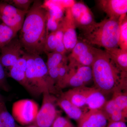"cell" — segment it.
<instances>
[{
  "label": "cell",
  "instance_id": "cell-1",
  "mask_svg": "<svg viewBox=\"0 0 127 127\" xmlns=\"http://www.w3.org/2000/svg\"><path fill=\"white\" fill-rule=\"evenodd\" d=\"M47 11L40 0H35L25 16L19 40L27 53L39 55L44 53L48 34L47 28Z\"/></svg>",
  "mask_w": 127,
  "mask_h": 127
},
{
  "label": "cell",
  "instance_id": "cell-2",
  "mask_svg": "<svg viewBox=\"0 0 127 127\" xmlns=\"http://www.w3.org/2000/svg\"><path fill=\"white\" fill-rule=\"evenodd\" d=\"M91 67L95 87L104 95L112 94L117 90H127V77L122 75L104 50L95 48Z\"/></svg>",
  "mask_w": 127,
  "mask_h": 127
},
{
  "label": "cell",
  "instance_id": "cell-3",
  "mask_svg": "<svg viewBox=\"0 0 127 127\" xmlns=\"http://www.w3.org/2000/svg\"><path fill=\"white\" fill-rule=\"evenodd\" d=\"M120 25L119 21L105 18L96 22L83 33V41L91 45L104 48L105 50L118 47Z\"/></svg>",
  "mask_w": 127,
  "mask_h": 127
},
{
  "label": "cell",
  "instance_id": "cell-4",
  "mask_svg": "<svg viewBox=\"0 0 127 127\" xmlns=\"http://www.w3.org/2000/svg\"><path fill=\"white\" fill-rule=\"evenodd\" d=\"M42 104L39 109L34 125L37 127H51L61 112L57 108V96L48 93H43Z\"/></svg>",
  "mask_w": 127,
  "mask_h": 127
},
{
  "label": "cell",
  "instance_id": "cell-5",
  "mask_svg": "<svg viewBox=\"0 0 127 127\" xmlns=\"http://www.w3.org/2000/svg\"><path fill=\"white\" fill-rule=\"evenodd\" d=\"M34 56L38 95L48 93L58 96L63 92L57 88L50 77L46 64L40 56Z\"/></svg>",
  "mask_w": 127,
  "mask_h": 127
},
{
  "label": "cell",
  "instance_id": "cell-6",
  "mask_svg": "<svg viewBox=\"0 0 127 127\" xmlns=\"http://www.w3.org/2000/svg\"><path fill=\"white\" fill-rule=\"evenodd\" d=\"M95 48L84 41L78 40L67 57L69 68L80 66H91L95 58Z\"/></svg>",
  "mask_w": 127,
  "mask_h": 127
},
{
  "label": "cell",
  "instance_id": "cell-7",
  "mask_svg": "<svg viewBox=\"0 0 127 127\" xmlns=\"http://www.w3.org/2000/svg\"><path fill=\"white\" fill-rule=\"evenodd\" d=\"M39 110L38 104L34 100L22 99L13 103L12 115L22 125H30L34 124Z\"/></svg>",
  "mask_w": 127,
  "mask_h": 127
},
{
  "label": "cell",
  "instance_id": "cell-8",
  "mask_svg": "<svg viewBox=\"0 0 127 127\" xmlns=\"http://www.w3.org/2000/svg\"><path fill=\"white\" fill-rule=\"evenodd\" d=\"M69 69L65 78L60 86L61 90L67 87L86 86L93 80L91 66H80Z\"/></svg>",
  "mask_w": 127,
  "mask_h": 127
},
{
  "label": "cell",
  "instance_id": "cell-9",
  "mask_svg": "<svg viewBox=\"0 0 127 127\" xmlns=\"http://www.w3.org/2000/svg\"><path fill=\"white\" fill-rule=\"evenodd\" d=\"M71 11L76 27L83 32L96 22L92 12L82 1L75 2L71 7Z\"/></svg>",
  "mask_w": 127,
  "mask_h": 127
},
{
  "label": "cell",
  "instance_id": "cell-10",
  "mask_svg": "<svg viewBox=\"0 0 127 127\" xmlns=\"http://www.w3.org/2000/svg\"><path fill=\"white\" fill-rule=\"evenodd\" d=\"M0 51V63L9 70L25 53L19 39L16 36Z\"/></svg>",
  "mask_w": 127,
  "mask_h": 127
},
{
  "label": "cell",
  "instance_id": "cell-11",
  "mask_svg": "<svg viewBox=\"0 0 127 127\" xmlns=\"http://www.w3.org/2000/svg\"><path fill=\"white\" fill-rule=\"evenodd\" d=\"M59 26L63 33L64 43L66 51L71 52L77 43L78 39L71 7L66 9L64 17Z\"/></svg>",
  "mask_w": 127,
  "mask_h": 127
},
{
  "label": "cell",
  "instance_id": "cell-12",
  "mask_svg": "<svg viewBox=\"0 0 127 127\" xmlns=\"http://www.w3.org/2000/svg\"><path fill=\"white\" fill-rule=\"evenodd\" d=\"M97 1L108 18L119 21L122 16L127 15V0H100Z\"/></svg>",
  "mask_w": 127,
  "mask_h": 127
},
{
  "label": "cell",
  "instance_id": "cell-13",
  "mask_svg": "<svg viewBox=\"0 0 127 127\" xmlns=\"http://www.w3.org/2000/svg\"><path fill=\"white\" fill-rule=\"evenodd\" d=\"M77 127H106L108 120L101 110H89L79 121Z\"/></svg>",
  "mask_w": 127,
  "mask_h": 127
},
{
  "label": "cell",
  "instance_id": "cell-14",
  "mask_svg": "<svg viewBox=\"0 0 127 127\" xmlns=\"http://www.w3.org/2000/svg\"><path fill=\"white\" fill-rule=\"evenodd\" d=\"M92 87L82 86L75 88L62 92L64 97L78 107L85 108L86 101Z\"/></svg>",
  "mask_w": 127,
  "mask_h": 127
},
{
  "label": "cell",
  "instance_id": "cell-15",
  "mask_svg": "<svg viewBox=\"0 0 127 127\" xmlns=\"http://www.w3.org/2000/svg\"><path fill=\"white\" fill-rule=\"evenodd\" d=\"M62 93L57 97V105L65 113L68 117L78 122L88 111L85 108L78 107L72 104L63 96Z\"/></svg>",
  "mask_w": 127,
  "mask_h": 127
},
{
  "label": "cell",
  "instance_id": "cell-16",
  "mask_svg": "<svg viewBox=\"0 0 127 127\" xmlns=\"http://www.w3.org/2000/svg\"><path fill=\"white\" fill-rule=\"evenodd\" d=\"M101 111L106 116L108 122H127V113L123 111L112 98L107 101Z\"/></svg>",
  "mask_w": 127,
  "mask_h": 127
},
{
  "label": "cell",
  "instance_id": "cell-17",
  "mask_svg": "<svg viewBox=\"0 0 127 127\" xmlns=\"http://www.w3.org/2000/svg\"><path fill=\"white\" fill-rule=\"evenodd\" d=\"M27 61V53H25L9 70V75L27 90L26 77Z\"/></svg>",
  "mask_w": 127,
  "mask_h": 127
},
{
  "label": "cell",
  "instance_id": "cell-18",
  "mask_svg": "<svg viewBox=\"0 0 127 127\" xmlns=\"http://www.w3.org/2000/svg\"><path fill=\"white\" fill-rule=\"evenodd\" d=\"M104 51L122 75L127 77V51L122 50L118 47Z\"/></svg>",
  "mask_w": 127,
  "mask_h": 127
},
{
  "label": "cell",
  "instance_id": "cell-19",
  "mask_svg": "<svg viewBox=\"0 0 127 127\" xmlns=\"http://www.w3.org/2000/svg\"><path fill=\"white\" fill-rule=\"evenodd\" d=\"M26 77L27 91L34 96H39L36 79L35 67L33 55L27 53Z\"/></svg>",
  "mask_w": 127,
  "mask_h": 127
},
{
  "label": "cell",
  "instance_id": "cell-20",
  "mask_svg": "<svg viewBox=\"0 0 127 127\" xmlns=\"http://www.w3.org/2000/svg\"><path fill=\"white\" fill-rule=\"evenodd\" d=\"M106 95L95 87H92L86 101V107L89 110H101L107 100Z\"/></svg>",
  "mask_w": 127,
  "mask_h": 127
},
{
  "label": "cell",
  "instance_id": "cell-21",
  "mask_svg": "<svg viewBox=\"0 0 127 127\" xmlns=\"http://www.w3.org/2000/svg\"><path fill=\"white\" fill-rule=\"evenodd\" d=\"M17 33L3 22L0 23V50L14 38Z\"/></svg>",
  "mask_w": 127,
  "mask_h": 127
},
{
  "label": "cell",
  "instance_id": "cell-22",
  "mask_svg": "<svg viewBox=\"0 0 127 127\" xmlns=\"http://www.w3.org/2000/svg\"><path fill=\"white\" fill-rule=\"evenodd\" d=\"M120 31L118 47L122 50L127 51V15L122 16L119 19Z\"/></svg>",
  "mask_w": 127,
  "mask_h": 127
},
{
  "label": "cell",
  "instance_id": "cell-23",
  "mask_svg": "<svg viewBox=\"0 0 127 127\" xmlns=\"http://www.w3.org/2000/svg\"><path fill=\"white\" fill-rule=\"evenodd\" d=\"M47 56V61L46 64L48 69L53 67H57L60 66L64 62L68 61L67 57L65 55L53 52L46 53Z\"/></svg>",
  "mask_w": 127,
  "mask_h": 127
},
{
  "label": "cell",
  "instance_id": "cell-24",
  "mask_svg": "<svg viewBox=\"0 0 127 127\" xmlns=\"http://www.w3.org/2000/svg\"><path fill=\"white\" fill-rule=\"evenodd\" d=\"M112 98L120 108L127 113V90H117L112 94Z\"/></svg>",
  "mask_w": 127,
  "mask_h": 127
},
{
  "label": "cell",
  "instance_id": "cell-25",
  "mask_svg": "<svg viewBox=\"0 0 127 127\" xmlns=\"http://www.w3.org/2000/svg\"><path fill=\"white\" fill-rule=\"evenodd\" d=\"M0 117L3 123L4 127H19L14 117L8 111L4 103L0 107Z\"/></svg>",
  "mask_w": 127,
  "mask_h": 127
},
{
  "label": "cell",
  "instance_id": "cell-26",
  "mask_svg": "<svg viewBox=\"0 0 127 127\" xmlns=\"http://www.w3.org/2000/svg\"><path fill=\"white\" fill-rule=\"evenodd\" d=\"M57 46L56 32L48 34L45 42L44 52L46 53L55 52Z\"/></svg>",
  "mask_w": 127,
  "mask_h": 127
},
{
  "label": "cell",
  "instance_id": "cell-27",
  "mask_svg": "<svg viewBox=\"0 0 127 127\" xmlns=\"http://www.w3.org/2000/svg\"><path fill=\"white\" fill-rule=\"evenodd\" d=\"M56 37L57 46L55 52L65 55L67 51L64 43L63 33L60 26L58 30L56 31Z\"/></svg>",
  "mask_w": 127,
  "mask_h": 127
},
{
  "label": "cell",
  "instance_id": "cell-28",
  "mask_svg": "<svg viewBox=\"0 0 127 127\" xmlns=\"http://www.w3.org/2000/svg\"><path fill=\"white\" fill-rule=\"evenodd\" d=\"M6 2L14 6L16 8L22 11H28L30 6L34 0H5Z\"/></svg>",
  "mask_w": 127,
  "mask_h": 127
},
{
  "label": "cell",
  "instance_id": "cell-29",
  "mask_svg": "<svg viewBox=\"0 0 127 127\" xmlns=\"http://www.w3.org/2000/svg\"><path fill=\"white\" fill-rule=\"evenodd\" d=\"M7 75L5 68L0 63V89L9 92L10 87L7 82Z\"/></svg>",
  "mask_w": 127,
  "mask_h": 127
},
{
  "label": "cell",
  "instance_id": "cell-30",
  "mask_svg": "<svg viewBox=\"0 0 127 127\" xmlns=\"http://www.w3.org/2000/svg\"><path fill=\"white\" fill-rule=\"evenodd\" d=\"M60 22L56 18L50 16L47 12V28L48 32L49 31L51 32L56 31L59 28Z\"/></svg>",
  "mask_w": 127,
  "mask_h": 127
},
{
  "label": "cell",
  "instance_id": "cell-31",
  "mask_svg": "<svg viewBox=\"0 0 127 127\" xmlns=\"http://www.w3.org/2000/svg\"><path fill=\"white\" fill-rule=\"evenodd\" d=\"M51 127H75L68 119L59 116L57 118Z\"/></svg>",
  "mask_w": 127,
  "mask_h": 127
},
{
  "label": "cell",
  "instance_id": "cell-32",
  "mask_svg": "<svg viewBox=\"0 0 127 127\" xmlns=\"http://www.w3.org/2000/svg\"><path fill=\"white\" fill-rule=\"evenodd\" d=\"M106 127H127L126 123L124 122H108Z\"/></svg>",
  "mask_w": 127,
  "mask_h": 127
},
{
  "label": "cell",
  "instance_id": "cell-33",
  "mask_svg": "<svg viewBox=\"0 0 127 127\" xmlns=\"http://www.w3.org/2000/svg\"><path fill=\"white\" fill-rule=\"evenodd\" d=\"M5 103V101L4 100L3 97L2 96V95L0 94V107Z\"/></svg>",
  "mask_w": 127,
  "mask_h": 127
},
{
  "label": "cell",
  "instance_id": "cell-34",
  "mask_svg": "<svg viewBox=\"0 0 127 127\" xmlns=\"http://www.w3.org/2000/svg\"><path fill=\"white\" fill-rule=\"evenodd\" d=\"M0 127H4L3 123H2V120H1L0 117Z\"/></svg>",
  "mask_w": 127,
  "mask_h": 127
},
{
  "label": "cell",
  "instance_id": "cell-35",
  "mask_svg": "<svg viewBox=\"0 0 127 127\" xmlns=\"http://www.w3.org/2000/svg\"><path fill=\"white\" fill-rule=\"evenodd\" d=\"M19 127H37L35 125H34V124H32V125H28V126H27V127H21V126H19Z\"/></svg>",
  "mask_w": 127,
  "mask_h": 127
},
{
  "label": "cell",
  "instance_id": "cell-36",
  "mask_svg": "<svg viewBox=\"0 0 127 127\" xmlns=\"http://www.w3.org/2000/svg\"><path fill=\"white\" fill-rule=\"evenodd\" d=\"M2 22L1 21V20L0 18V23H1V22Z\"/></svg>",
  "mask_w": 127,
  "mask_h": 127
}]
</instances>
